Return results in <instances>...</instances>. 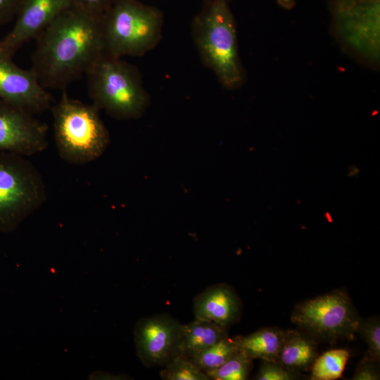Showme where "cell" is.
Segmentation results:
<instances>
[{
  "label": "cell",
  "instance_id": "1",
  "mask_svg": "<svg viewBox=\"0 0 380 380\" xmlns=\"http://www.w3.org/2000/svg\"><path fill=\"white\" fill-rule=\"evenodd\" d=\"M102 15L71 6L36 37L31 68L45 89H65L104 53Z\"/></svg>",
  "mask_w": 380,
  "mask_h": 380
},
{
  "label": "cell",
  "instance_id": "2",
  "mask_svg": "<svg viewBox=\"0 0 380 380\" xmlns=\"http://www.w3.org/2000/svg\"><path fill=\"white\" fill-rule=\"evenodd\" d=\"M191 36L203 64L225 89H236L243 84L245 70L228 0H208L192 22Z\"/></svg>",
  "mask_w": 380,
  "mask_h": 380
},
{
  "label": "cell",
  "instance_id": "3",
  "mask_svg": "<svg viewBox=\"0 0 380 380\" xmlns=\"http://www.w3.org/2000/svg\"><path fill=\"white\" fill-rule=\"evenodd\" d=\"M93 104L117 120L138 119L151 99L139 70L132 64L103 53L87 72Z\"/></svg>",
  "mask_w": 380,
  "mask_h": 380
},
{
  "label": "cell",
  "instance_id": "4",
  "mask_svg": "<svg viewBox=\"0 0 380 380\" xmlns=\"http://www.w3.org/2000/svg\"><path fill=\"white\" fill-rule=\"evenodd\" d=\"M56 146L60 157L72 165L99 158L107 149L109 132L94 104L70 97L63 89L51 108Z\"/></svg>",
  "mask_w": 380,
  "mask_h": 380
},
{
  "label": "cell",
  "instance_id": "5",
  "mask_svg": "<svg viewBox=\"0 0 380 380\" xmlns=\"http://www.w3.org/2000/svg\"><path fill=\"white\" fill-rule=\"evenodd\" d=\"M163 15L137 0H117L102 15L104 52L117 58L141 56L162 39Z\"/></svg>",
  "mask_w": 380,
  "mask_h": 380
},
{
  "label": "cell",
  "instance_id": "6",
  "mask_svg": "<svg viewBox=\"0 0 380 380\" xmlns=\"http://www.w3.org/2000/svg\"><path fill=\"white\" fill-rule=\"evenodd\" d=\"M46 199L44 181L25 156L0 151V232L15 230Z\"/></svg>",
  "mask_w": 380,
  "mask_h": 380
},
{
  "label": "cell",
  "instance_id": "7",
  "mask_svg": "<svg viewBox=\"0 0 380 380\" xmlns=\"http://www.w3.org/2000/svg\"><path fill=\"white\" fill-rule=\"evenodd\" d=\"M343 290H335L298 304L291 322L315 340L337 341L354 338L360 320Z\"/></svg>",
  "mask_w": 380,
  "mask_h": 380
},
{
  "label": "cell",
  "instance_id": "8",
  "mask_svg": "<svg viewBox=\"0 0 380 380\" xmlns=\"http://www.w3.org/2000/svg\"><path fill=\"white\" fill-rule=\"evenodd\" d=\"M379 0H336L334 32L356 58L376 65L379 56Z\"/></svg>",
  "mask_w": 380,
  "mask_h": 380
},
{
  "label": "cell",
  "instance_id": "9",
  "mask_svg": "<svg viewBox=\"0 0 380 380\" xmlns=\"http://www.w3.org/2000/svg\"><path fill=\"white\" fill-rule=\"evenodd\" d=\"M182 324L167 314L143 317L135 325L137 356L147 367H164L179 355Z\"/></svg>",
  "mask_w": 380,
  "mask_h": 380
},
{
  "label": "cell",
  "instance_id": "10",
  "mask_svg": "<svg viewBox=\"0 0 380 380\" xmlns=\"http://www.w3.org/2000/svg\"><path fill=\"white\" fill-rule=\"evenodd\" d=\"M48 146L46 125L33 115L0 99V151L30 156Z\"/></svg>",
  "mask_w": 380,
  "mask_h": 380
},
{
  "label": "cell",
  "instance_id": "11",
  "mask_svg": "<svg viewBox=\"0 0 380 380\" xmlns=\"http://www.w3.org/2000/svg\"><path fill=\"white\" fill-rule=\"evenodd\" d=\"M0 99L34 115L51 107V96L31 68L17 66L11 57L0 55Z\"/></svg>",
  "mask_w": 380,
  "mask_h": 380
},
{
  "label": "cell",
  "instance_id": "12",
  "mask_svg": "<svg viewBox=\"0 0 380 380\" xmlns=\"http://www.w3.org/2000/svg\"><path fill=\"white\" fill-rule=\"evenodd\" d=\"M71 6V0H23L13 27L0 41V55L12 57Z\"/></svg>",
  "mask_w": 380,
  "mask_h": 380
},
{
  "label": "cell",
  "instance_id": "13",
  "mask_svg": "<svg viewBox=\"0 0 380 380\" xmlns=\"http://www.w3.org/2000/svg\"><path fill=\"white\" fill-rule=\"evenodd\" d=\"M194 312L195 319L229 327L239 320L241 302L232 287L226 284H217L207 288L195 298Z\"/></svg>",
  "mask_w": 380,
  "mask_h": 380
},
{
  "label": "cell",
  "instance_id": "14",
  "mask_svg": "<svg viewBox=\"0 0 380 380\" xmlns=\"http://www.w3.org/2000/svg\"><path fill=\"white\" fill-rule=\"evenodd\" d=\"M315 340L304 331H285L284 338L277 362L293 372L305 371L317 357Z\"/></svg>",
  "mask_w": 380,
  "mask_h": 380
},
{
  "label": "cell",
  "instance_id": "15",
  "mask_svg": "<svg viewBox=\"0 0 380 380\" xmlns=\"http://www.w3.org/2000/svg\"><path fill=\"white\" fill-rule=\"evenodd\" d=\"M227 329L215 322L198 319L182 324L179 355L191 359L228 336Z\"/></svg>",
  "mask_w": 380,
  "mask_h": 380
},
{
  "label": "cell",
  "instance_id": "16",
  "mask_svg": "<svg viewBox=\"0 0 380 380\" xmlns=\"http://www.w3.org/2000/svg\"><path fill=\"white\" fill-rule=\"evenodd\" d=\"M285 331L275 327L263 328L245 336L234 337L239 349L247 357L277 361Z\"/></svg>",
  "mask_w": 380,
  "mask_h": 380
},
{
  "label": "cell",
  "instance_id": "17",
  "mask_svg": "<svg viewBox=\"0 0 380 380\" xmlns=\"http://www.w3.org/2000/svg\"><path fill=\"white\" fill-rule=\"evenodd\" d=\"M350 357L348 350L332 349L317 356L311 367L312 380H334L342 376Z\"/></svg>",
  "mask_w": 380,
  "mask_h": 380
},
{
  "label": "cell",
  "instance_id": "18",
  "mask_svg": "<svg viewBox=\"0 0 380 380\" xmlns=\"http://www.w3.org/2000/svg\"><path fill=\"white\" fill-rule=\"evenodd\" d=\"M239 351L235 338L227 336L189 360L205 373L221 366Z\"/></svg>",
  "mask_w": 380,
  "mask_h": 380
},
{
  "label": "cell",
  "instance_id": "19",
  "mask_svg": "<svg viewBox=\"0 0 380 380\" xmlns=\"http://www.w3.org/2000/svg\"><path fill=\"white\" fill-rule=\"evenodd\" d=\"M253 367V360L240 350L221 366L205 372L210 380H245Z\"/></svg>",
  "mask_w": 380,
  "mask_h": 380
},
{
  "label": "cell",
  "instance_id": "20",
  "mask_svg": "<svg viewBox=\"0 0 380 380\" xmlns=\"http://www.w3.org/2000/svg\"><path fill=\"white\" fill-rule=\"evenodd\" d=\"M160 376L164 380H210L191 360L177 355L164 366Z\"/></svg>",
  "mask_w": 380,
  "mask_h": 380
},
{
  "label": "cell",
  "instance_id": "21",
  "mask_svg": "<svg viewBox=\"0 0 380 380\" xmlns=\"http://www.w3.org/2000/svg\"><path fill=\"white\" fill-rule=\"evenodd\" d=\"M356 333L367 344V355L379 361L380 360V322L377 317L360 319Z\"/></svg>",
  "mask_w": 380,
  "mask_h": 380
},
{
  "label": "cell",
  "instance_id": "22",
  "mask_svg": "<svg viewBox=\"0 0 380 380\" xmlns=\"http://www.w3.org/2000/svg\"><path fill=\"white\" fill-rule=\"evenodd\" d=\"M298 377V373L289 371L277 361L262 360L253 379L256 380H294Z\"/></svg>",
  "mask_w": 380,
  "mask_h": 380
},
{
  "label": "cell",
  "instance_id": "23",
  "mask_svg": "<svg viewBox=\"0 0 380 380\" xmlns=\"http://www.w3.org/2000/svg\"><path fill=\"white\" fill-rule=\"evenodd\" d=\"M380 379L379 361L366 355L358 363L353 380H379Z\"/></svg>",
  "mask_w": 380,
  "mask_h": 380
},
{
  "label": "cell",
  "instance_id": "24",
  "mask_svg": "<svg viewBox=\"0 0 380 380\" xmlns=\"http://www.w3.org/2000/svg\"><path fill=\"white\" fill-rule=\"evenodd\" d=\"M111 0H71L72 6L87 12L103 15V11L110 7Z\"/></svg>",
  "mask_w": 380,
  "mask_h": 380
},
{
  "label": "cell",
  "instance_id": "25",
  "mask_svg": "<svg viewBox=\"0 0 380 380\" xmlns=\"http://www.w3.org/2000/svg\"><path fill=\"white\" fill-rule=\"evenodd\" d=\"M23 0H0V24L7 22L15 12H18Z\"/></svg>",
  "mask_w": 380,
  "mask_h": 380
},
{
  "label": "cell",
  "instance_id": "26",
  "mask_svg": "<svg viewBox=\"0 0 380 380\" xmlns=\"http://www.w3.org/2000/svg\"><path fill=\"white\" fill-rule=\"evenodd\" d=\"M296 0H279V4L284 8H291Z\"/></svg>",
  "mask_w": 380,
  "mask_h": 380
}]
</instances>
